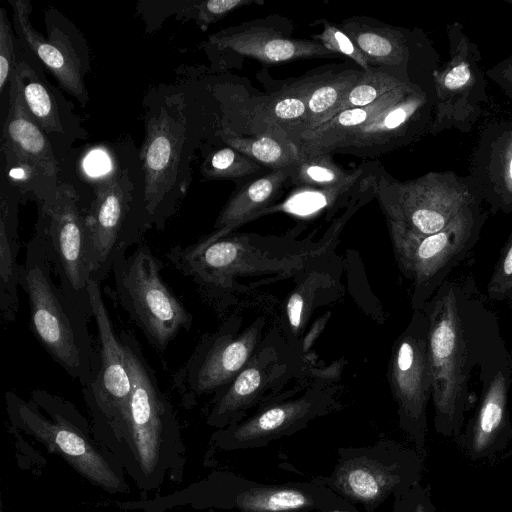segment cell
Masks as SVG:
<instances>
[{"label": "cell", "instance_id": "obj_29", "mask_svg": "<svg viewBox=\"0 0 512 512\" xmlns=\"http://www.w3.org/2000/svg\"><path fill=\"white\" fill-rule=\"evenodd\" d=\"M361 75L359 71H345L306 93L307 113L301 122L300 132L313 130L335 116Z\"/></svg>", "mask_w": 512, "mask_h": 512}, {"label": "cell", "instance_id": "obj_7", "mask_svg": "<svg viewBox=\"0 0 512 512\" xmlns=\"http://www.w3.org/2000/svg\"><path fill=\"white\" fill-rule=\"evenodd\" d=\"M88 189L75 175L47 200L37 203L34 234L40 239L59 285L71 301L92 317V279L86 223Z\"/></svg>", "mask_w": 512, "mask_h": 512}, {"label": "cell", "instance_id": "obj_22", "mask_svg": "<svg viewBox=\"0 0 512 512\" xmlns=\"http://www.w3.org/2000/svg\"><path fill=\"white\" fill-rule=\"evenodd\" d=\"M203 48L208 54L231 51L265 64L334 54L316 40L290 38L261 21L222 29L210 35Z\"/></svg>", "mask_w": 512, "mask_h": 512}, {"label": "cell", "instance_id": "obj_37", "mask_svg": "<svg viewBox=\"0 0 512 512\" xmlns=\"http://www.w3.org/2000/svg\"><path fill=\"white\" fill-rule=\"evenodd\" d=\"M307 113L306 93L282 97L271 103L267 111L271 125L284 122L303 121Z\"/></svg>", "mask_w": 512, "mask_h": 512}, {"label": "cell", "instance_id": "obj_5", "mask_svg": "<svg viewBox=\"0 0 512 512\" xmlns=\"http://www.w3.org/2000/svg\"><path fill=\"white\" fill-rule=\"evenodd\" d=\"M10 423L63 458L92 485L110 494L125 493L128 483L119 461L96 441L92 425L70 401L44 389L29 399L5 393Z\"/></svg>", "mask_w": 512, "mask_h": 512}, {"label": "cell", "instance_id": "obj_9", "mask_svg": "<svg viewBox=\"0 0 512 512\" xmlns=\"http://www.w3.org/2000/svg\"><path fill=\"white\" fill-rule=\"evenodd\" d=\"M170 498H185L181 503L198 509L227 512H359L356 506L314 479L267 484L221 470L211 472Z\"/></svg>", "mask_w": 512, "mask_h": 512}, {"label": "cell", "instance_id": "obj_32", "mask_svg": "<svg viewBox=\"0 0 512 512\" xmlns=\"http://www.w3.org/2000/svg\"><path fill=\"white\" fill-rule=\"evenodd\" d=\"M406 82L414 81L395 77L385 72L367 70L349 90L338 113L346 109L370 105Z\"/></svg>", "mask_w": 512, "mask_h": 512}, {"label": "cell", "instance_id": "obj_21", "mask_svg": "<svg viewBox=\"0 0 512 512\" xmlns=\"http://www.w3.org/2000/svg\"><path fill=\"white\" fill-rule=\"evenodd\" d=\"M468 176L490 212L512 214V116L494 118L484 125Z\"/></svg>", "mask_w": 512, "mask_h": 512}, {"label": "cell", "instance_id": "obj_25", "mask_svg": "<svg viewBox=\"0 0 512 512\" xmlns=\"http://www.w3.org/2000/svg\"><path fill=\"white\" fill-rule=\"evenodd\" d=\"M416 84L428 83L406 82L370 105L343 110L319 127L296 134L293 143L300 159L330 154L351 131L364 125L392 105Z\"/></svg>", "mask_w": 512, "mask_h": 512}, {"label": "cell", "instance_id": "obj_27", "mask_svg": "<svg viewBox=\"0 0 512 512\" xmlns=\"http://www.w3.org/2000/svg\"><path fill=\"white\" fill-rule=\"evenodd\" d=\"M292 170V169H291ZM291 170H273L242 186L227 202L215 223V231L197 243L209 244L264 208L279 192Z\"/></svg>", "mask_w": 512, "mask_h": 512}, {"label": "cell", "instance_id": "obj_42", "mask_svg": "<svg viewBox=\"0 0 512 512\" xmlns=\"http://www.w3.org/2000/svg\"><path fill=\"white\" fill-rule=\"evenodd\" d=\"M511 296H512V293L509 295V297H511ZM509 297H508V298H509Z\"/></svg>", "mask_w": 512, "mask_h": 512}, {"label": "cell", "instance_id": "obj_28", "mask_svg": "<svg viewBox=\"0 0 512 512\" xmlns=\"http://www.w3.org/2000/svg\"><path fill=\"white\" fill-rule=\"evenodd\" d=\"M214 137L274 170H291L301 160L293 142L285 144L270 133L243 137L230 128L220 127Z\"/></svg>", "mask_w": 512, "mask_h": 512}, {"label": "cell", "instance_id": "obj_18", "mask_svg": "<svg viewBox=\"0 0 512 512\" xmlns=\"http://www.w3.org/2000/svg\"><path fill=\"white\" fill-rule=\"evenodd\" d=\"M428 328V317L424 313L400 339L392 365L399 426L423 457L426 454V408L432 395Z\"/></svg>", "mask_w": 512, "mask_h": 512}, {"label": "cell", "instance_id": "obj_8", "mask_svg": "<svg viewBox=\"0 0 512 512\" xmlns=\"http://www.w3.org/2000/svg\"><path fill=\"white\" fill-rule=\"evenodd\" d=\"M423 456L391 439L360 447H340L329 476L313 478L365 512H375L391 496L399 498L423 477Z\"/></svg>", "mask_w": 512, "mask_h": 512}, {"label": "cell", "instance_id": "obj_2", "mask_svg": "<svg viewBox=\"0 0 512 512\" xmlns=\"http://www.w3.org/2000/svg\"><path fill=\"white\" fill-rule=\"evenodd\" d=\"M177 76L172 83L150 87L142 100L143 236L150 229H164L176 214L191 184L195 152L208 136L203 78L186 65L178 68Z\"/></svg>", "mask_w": 512, "mask_h": 512}, {"label": "cell", "instance_id": "obj_38", "mask_svg": "<svg viewBox=\"0 0 512 512\" xmlns=\"http://www.w3.org/2000/svg\"><path fill=\"white\" fill-rule=\"evenodd\" d=\"M179 5L180 0L139 1L136 10L146 24V32L154 33L167 18L177 16Z\"/></svg>", "mask_w": 512, "mask_h": 512}, {"label": "cell", "instance_id": "obj_31", "mask_svg": "<svg viewBox=\"0 0 512 512\" xmlns=\"http://www.w3.org/2000/svg\"><path fill=\"white\" fill-rule=\"evenodd\" d=\"M205 179H235L253 174L260 169L259 164L238 150L224 146L209 149L200 166Z\"/></svg>", "mask_w": 512, "mask_h": 512}, {"label": "cell", "instance_id": "obj_43", "mask_svg": "<svg viewBox=\"0 0 512 512\" xmlns=\"http://www.w3.org/2000/svg\"><path fill=\"white\" fill-rule=\"evenodd\" d=\"M1 512H3V511H1Z\"/></svg>", "mask_w": 512, "mask_h": 512}, {"label": "cell", "instance_id": "obj_3", "mask_svg": "<svg viewBox=\"0 0 512 512\" xmlns=\"http://www.w3.org/2000/svg\"><path fill=\"white\" fill-rule=\"evenodd\" d=\"M77 151L71 172L88 189L91 272L92 279L101 282L118 254L143 243L144 174L139 148L129 138Z\"/></svg>", "mask_w": 512, "mask_h": 512}, {"label": "cell", "instance_id": "obj_11", "mask_svg": "<svg viewBox=\"0 0 512 512\" xmlns=\"http://www.w3.org/2000/svg\"><path fill=\"white\" fill-rule=\"evenodd\" d=\"M6 102L0 139V176L19 192L22 204L43 202L67 181L70 165L63 162L29 114L13 76Z\"/></svg>", "mask_w": 512, "mask_h": 512}, {"label": "cell", "instance_id": "obj_26", "mask_svg": "<svg viewBox=\"0 0 512 512\" xmlns=\"http://www.w3.org/2000/svg\"><path fill=\"white\" fill-rule=\"evenodd\" d=\"M342 30L352 39L369 65L407 67L414 52L431 47L432 44L410 48V32L391 26L369 25L356 19L344 20Z\"/></svg>", "mask_w": 512, "mask_h": 512}, {"label": "cell", "instance_id": "obj_15", "mask_svg": "<svg viewBox=\"0 0 512 512\" xmlns=\"http://www.w3.org/2000/svg\"><path fill=\"white\" fill-rule=\"evenodd\" d=\"M379 198L388 220L420 235L444 229L464 209L482 201L471 178L453 171L429 172L404 182L384 178Z\"/></svg>", "mask_w": 512, "mask_h": 512}, {"label": "cell", "instance_id": "obj_4", "mask_svg": "<svg viewBox=\"0 0 512 512\" xmlns=\"http://www.w3.org/2000/svg\"><path fill=\"white\" fill-rule=\"evenodd\" d=\"M129 368L132 393L117 460L142 491L177 479L184 466V444L176 413L133 334L119 336Z\"/></svg>", "mask_w": 512, "mask_h": 512}, {"label": "cell", "instance_id": "obj_20", "mask_svg": "<svg viewBox=\"0 0 512 512\" xmlns=\"http://www.w3.org/2000/svg\"><path fill=\"white\" fill-rule=\"evenodd\" d=\"M512 359H503L481 380V394L473 415L456 437L462 454L475 463H488L504 453L512 441L508 392Z\"/></svg>", "mask_w": 512, "mask_h": 512}, {"label": "cell", "instance_id": "obj_30", "mask_svg": "<svg viewBox=\"0 0 512 512\" xmlns=\"http://www.w3.org/2000/svg\"><path fill=\"white\" fill-rule=\"evenodd\" d=\"M357 173L348 175L338 167L330 154L301 158L291 170L290 177L298 185L336 188L357 178Z\"/></svg>", "mask_w": 512, "mask_h": 512}, {"label": "cell", "instance_id": "obj_19", "mask_svg": "<svg viewBox=\"0 0 512 512\" xmlns=\"http://www.w3.org/2000/svg\"><path fill=\"white\" fill-rule=\"evenodd\" d=\"M433 108L434 85L416 84L392 105L351 131L333 152L374 156L410 144L429 133Z\"/></svg>", "mask_w": 512, "mask_h": 512}, {"label": "cell", "instance_id": "obj_41", "mask_svg": "<svg viewBox=\"0 0 512 512\" xmlns=\"http://www.w3.org/2000/svg\"><path fill=\"white\" fill-rule=\"evenodd\" d=\"M503 2L509 4V5H512V0H502Z\"/></svg>", "mask_w": 512, "mask_h": 512}, {"label": "cell", "instance_id": "obj_6", "mask_svg": "<svg viewBox=\"0 0 512 512\" xmlns=\"http://www.w3.org/2000/svg\"><path fill=\"white\" fill-rule=\"evenodd\" d=\"M52 273L44 247L33 233L19 275L28 298L30 330L50 357L85 387L98 364V350L88 327L90 317L54 282Z\"/></svg>", "mask_w": 512, "mask_h": 512}, {"label": "cell", "instance_id": "obj_24", "mask_svg": "<svg viewBox=\"0 0 512 512\" xmlns=\"http://www.w3.org/2000/svg\"><path fill=\"white\" fill-rule=\"evenodd\" d=\"M19 204V192L0 176V313L5 324L15 321L19 307Z\"/></svg>", "mask_w": 512, "mask_h": 512}, {"label": "cell", "instance_id": "obj_14", "mask_svg": "<svg viewBox=\"0 0 512 512\" xmlns=\"http://www.w3.org/2000/svg\"><path fill=\"white\" fill-rule=\"evenodd\" d=\"M449 57L434 75V108L429 134L470 132L488 105L486 72L477 44L458 21L447 25Z\"/></svg>", "mask_w": 512, "mask_h": 512}, {"label": "cell", "instance_id": "obj_34", "mask_svg": "<svg viewBox=\"0 0 512 512\" xmlns=\"http://www.w3.org/2000/svg\"><path fill=\"white\" fill-rule=\"evenodd\" d=\"M17 36L13 23L4 7L0 8V97L1 103L7 96L11 76L17 60Z\"/></svg>", "mask_w": 512, "mask_h": 512}, {"label": "cell", "instance_id": "obj_33", "mask_svg": "<svg viewBox=\"0 0 512 512\" xmlns=\"http://www.w3.org/2000/svg\"><path fill=\"white\" fill-rule=\"evenodd\" d=\"M263 3V1L258 0H180L176 19L182 21L193 20L202 31H206L210 25L224 18L235 9Z\"/></svg>", "mask_w": 512, "mask_h": 512}, {"label": "cell", "instance_id": "obj_36", "mask_svg": "<svg viewBox=\"0 0 512 512\" xmlns=\"http://www.w3.org/2000/svg\"><path fill=\"white\" fill-rule=\"evenodd\" d=\"M316 41L326 49L349 57L365 71L370 70V65L352 39L340 28L325 22L324 29L320 34L314 36Z\"/></svg>", "mask_w": 512, "mask_h": 512}, {"label": "cell", "instance_id": "obj_23", "mask_svg": "<svg viewBox=\"0 0 512 512\" xmlns=\"http://www.w3.org/2000/svg\"><path fill=\"white\" fill-rule=\"evenodd\" d=\"M325 408V404L306 399L276 404L216 431L211 440L215 447L226 451L262 448L305 428Z\"/></svg>", "mask_w": 512, "mask_h": 512}, {"label": "cell", "instance_id": "obj_13", "mask_svg": "<svg viewBox=\"0 0 512 512\" xmlns=\"http://www.w3.org/2000/svg\"><path fill=\"white\" fill-rule=\"evenodd\" d=\"M483 204L471 205L447 227L428 235L413 233L388 220L397 257L414 279L424 306L479 240L488 218Z\"/></svg>", "mask_w": 512, "mask_h": 512}, {"label": "cell", "instance_id": "obj_39", "mask_svg": "<svg viewBox=\"0 0 512 512\" xmlns=\"http://www.w3.org/2000/svg\"><path fill=\"white\" fill-rule=\"evenodd\" d=\"M391 512H436L428 485L421 483L394 499Z\"/></svg>", "mask_w": 512, "mask_h": 512}, {"label": "cell", "instance_id": "obj_10", "mask_svg": "<svg viewBox=\"0 0 512 512\" xmlns=\"http://www.w3.org/2000/svg\"><path fill=\"white\" fill-rule=\"evenodd\" d=\"M162 269V261L145 243L129 255L118 254L111 269L116 301L158 351H164L193 322L191 313L163 280Z\"/></svg>", "mask_w": 512, "mask_h": 512}, {"label": "cell", "instance_id": "obj_40", "mask_svg": "<svg viewBox=\"0 0 512 512\" xmlns=\"http://www.w3.org/2000/svg\"><path fill=\"white\" fill-rule=\"evenodd\" d=\"M302 309H303V299L298 294H293L287 304V313L288 318L290 321V324L294 328H298L301 322V316H302Z\"/></svg>", "mask_w": 512, "mask_h": 512}, {"label": "cell", "instance_id": "obj_12", "mask_svg": "<svg viewBox=\"0 0 512 512\" xmlns=\"http://www.w3.org/2000/svg\"><path fill=\"white\" fill-rule=\"evenodd\" d=\"M88 290L99 348L97 368L92 381L82 387L83 397L91 415L96 441L116 458L132 393V381L123 346L102 297L100 282L91 279Z\"/></svg>", "mask_w": 512, "mask_h": 512}, {"label": "cell", "instance_id": "obj_16", "mask_svg": "<svg viewBox=\"0 0 512 512\" xmlns=\"http://www.w3.org/2000/svg\"><path fill=\"white\" fill-rule=\"evenodd\" d=\"M12 23L19 44L34 55L62 90L82 107L89 102L85 78L91 70L88 41L65 14L49 6L44 11L45 37L32 24L30 0H9Z\"/></svg>", "mask_w": 512, "mask_h": 512}, {"label": "cell", "instance_id": "obj_1", "mask_svg": "<svg viewBox=\"0 0 512 512\" xmlns=\"http://www.w3.org/2000/svg\"><path fill=\"white\" fill-rule=\"evenodd\" d=\"M432 373L434 427L455 439L476 401L474 372L484 375L508 357L496 315L471 277L447 279L424 306Z\"/></svg>", "mask_w": 512, "mask_h": 512}, {"label": "cell", "instance_id": "obj_17", "mask_svg": "<svg viewBox=\"0 0 512 512\" xmlns=\"http://www.w3.org/2000/svg\"><path fill=\"white\" fill-rule=\"evenodd\" d=\"M15 78L24 104L35 122L47 135L60 158L70 165L74 144L89 137L74 104L48 80L39 60L23 48L17 39Z\"/></svg>", "mask_w": 512, "mask_h": 512}, {"label": "cell", "instance_id": "obj_35", "mask_svg": "<svg viewBox=\"0 0 512 512\" xmlns=\"http://www.w3.org/2000/svg\"><path fill=\"white\" fill-rule=\"evenodd\" d=\"M512 293V228L501 250L487 285V296L494 301L508 298Z\"/></svg>", "mask_w": 512, "mask_h": 512}]
</instances>
